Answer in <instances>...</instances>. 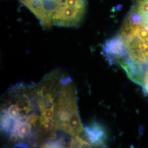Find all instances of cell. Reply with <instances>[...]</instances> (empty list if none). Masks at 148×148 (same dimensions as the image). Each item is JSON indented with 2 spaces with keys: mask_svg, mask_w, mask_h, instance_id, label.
Returning <instances> with one entry per match:
<instances>
[{
  "mask_svg": "<svg viewBox=\"0 0 148 148\" xmlns=\"http://www.w3.org/2000/svg\"><path fill=\"white\" fill-rule=\"evenodd\" d=\"M6 97L1 112V128L9 140L25 144L40 135L46 138L35 85H16Z\"/></svg>",
  "mask_w": 148,
  "mask_h": 148,
  "instance_id": "obj_1",
  "label": "cell"
},
{
  "mask_svg": "<svg viewBox=\"0 0 148 148\" xmlns=\"http://www.w3.org/2000/svg\"><path fill=\"white\" fill-rule=\"evenodd\" d=\"M118 35L121 37L125 59L120 65L140 67L148 64V25L131 11L128 14Z\"/></svg>",
  "mask_w": 148,
  "mask_h": 148,
  "instance_id": "obj_2",
  "label": "cell"
},
{
  "mask_svg": "<svg viewBox=\"0 0 148 148\" xmlns=\"http://www.w3.org/2000/svg\"><path fill=\"white\" fill-rule=\"evenodd\" d=\"M54 128L56 131L67 133L72 137L84 132L77 106V97L73 81L64 77L54 112Z\"/></svg>",
  "mask_w": 148,
  "mask_h": 148,
  "instance_id": "obj_3",
  "label": "cell"
},
{
  "mask_svg": "<svg viewBox=\"0 0 148 148\" xmlns=\"http://www.w3.org/2000/svg\"><path fill=\"white\" fill-rule=\"evenodd\" d=\"M53 25L59 27L79 26L84 19L87 0H45Z\"/></svg>",
  "mask_w": 148,
  "mask_h": 148,
  "instance_id": "obj_4",
  "label": "cell"
},
{
  "mask_svg": "<svg viewBox=\"0 0 148 148\" xmlns=\"http://www.w3.org/2000/svg\"><path fill=\"white\" fill-rule=\"evenodd\" d=\"M32 11L45 28L52 26L50 13L45 0H19Z\"/></svg>",
  "mask_w": 148,
  "mask_h": 148,
  "instance_id": "obj_5",
  "label": "cell"
},
{
  "mask_svg": "<svg viewBox=\"0 0 148 148\" xmlns=\"http://www.w3.org/2000/svg\"><path fill=\"white\" fill-rule=\"evenodd\" d=\"M85 139L91 146L103 147L108 138L103 126L97 122H92L84 128Z\"/></svg>",
  "mask_w": 148,
  "mask_h": 148,
  "instance_id": "obj_6",
  "label": "cell"
},
{
  "mask_svg": "<svg viewBox=\"0 0 148 148\" xmlns=\"http://www.w3.org/2000/svg\"><path fill=\"white\" fill-rule=\"evenodd\" d=\"M130 11L134 13L139 20L148 25V0H137Z\"/></svg>",
  "mask_w": 148,
  "mask_h": 148,
  "instance_id": "obj_7",
  "label": "cell"
},
{
  "mask_svg": "<svg viewBox=\"0 0 148 148\" xmlns=\"http://www.w3.org/2000/svg\"><path fill=\"white\" fill-rule=\"evenodd\" d=\"M137 84L142 87L144 92L148 95V64L140 67Z\"/></svg>",
  "mask_w": 148,
  "mask_h": 148,
  "instance_id": "obj_8",
  "label": "cell"
}]
</instances>
